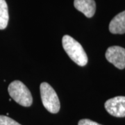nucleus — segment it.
Wrapping results in <instances>:
<instances>
[{
    "label": "nucleus",
    "mask_w": 125,
    "mask_h": 125,
    "mask_svg": "<svg viewBox=\"0 0 125 125\" xmlns=\"http://www.w3.org/2000/svg\"><path fill=\"white\" fill-rule=\"evenodd\" d=\"M62 47L68 56L79 66H85L88 56L80 43L72 37L65 35L62 38Z\"/></svg>",
    "instance_id": "nucleus-1"
},
{
    "label": "nucleus",
    "mask_w": 125,
    "mask_h": 125,
    "mask_svg": "<svg viewBox=\"0 0 125 125\" xmlns=\"http://www.w3.org/2000/svg\"><path fill=\"white\" fill-rule=\"evenodd\" d=\"M9 93L11 98L20 105L29 107L33 103L31 92L20 81H14L9 85Z\"/></svg>",
    "instance_id": "nucleus-2"
},
{
    "label": "nucleus",
    "mask_w": 125,
    "mask_h": 125,
    "mask_svg": "<svg viewBox=\"0 0 125 125\" xmlns=\"http://www.w3.org/2000/svg\"><path fill=\"white\" fill-rule=\"evenodd\" d=\"M40 96L44 107L52 113H57L60 111L61 104L58 95L54 88L48 83L43 82L40 86Z\"/></svg>",
    "instance_id": "nucleus-3"
},
{
    "label": "nucleus",
    "mask_w": 125,
    "mask_h": 125,
    "mask_svg": "<svg viewBox=\"0 0 125 125\" xmlns=\"http://www.w3.org/2000/svg\"><path fill=\"white\" fill-rule=\"evenodd\" d=\"M109 62L120 70L125 68V49L120 46H112L108 47L105 54Z\"/></svg>",
    "instance_id": "nucleus-4"
},
{
    "label": "nucleus",
    "mask_w": 125,
    "mask_h": 125,
    "mask_svg": "<svg viewBox=\"0 0 125 125\" xmlns=\"http://www.w3.org/2000/svg\"><path fill=\"white\" fill-rule=\"evenodd\" d=\"M106 111L117 117H125V97L117 96L107 100L104 104Z\"/></svg>",
    "instance_id": "nucleus-5"
},
{
    "label": "nucleus",
    "mask_w": 125,
    "mask_h": 125,
    "mask_svg": "<svg viewBox=\"0 0 125 125\" xmlns=\"http://www.w3.org/2000/svg\"><path fill=\"white\" fill-rule=\"evenodd\" d=\"M74 6L76 10L88 18L93 17L96 11V3L94 0H74Z\"/></svg>",
    "instance_id": "nucleus-6"
},
{
    "label": "nucleus",
    "mask_w": 125,
    "mask_h": 125,
    "mask_svg": "<svg viewBox=\"0 0 125 125\" xmlns=\"http://www.w3.org/2000/svg\"><path fill=\"white\" fill-rule=\"evenodd\" d=\"M109 31L113 34L125 33V10L113 18L109 24Z\"/></svg>",
    "instance_id": "nucleus-7"
},
{
    "label": "nucleus",
    "mask_w": 125,
    "mask_h": 125,
    "mask_svg": "<svg viewBox=\"0 0 125 125\" xmlns=\"http://www.w3.org/2000/svg\"><path fill=\"white\" fill-rule=\"evenodd\" d=\"M8 6L5 0H0V29H4L9 23Z\"/></svg>",
    "instance_id": "nucleus-8"
},
{
    "label": "nucleus",
    "mask_w": 125,
    "mask_h": 125,
    "mask_svg": "<svg viewBox=\"0 0 125 125\" xmlns=\"http://www.w3.org/2000/svg\"><path fill=\"white\" fill-rule=\"evenodd\" d=\"M0 125H21L8 116L0 115Z\"/></svg>",
    "instance_id": "nucleus-9"
},
{
    "label": "nucleus",
    "mask_w": 125,
    "mask_h": 125,
    "mask_svg": "<svg viewBox=\"0 0 125 125\" xmlns=\"http://www.w3.org/2000/svg\"><path fill=\"white\" fill-rule=\"evenodd\" d=\"M78 125H102L98 124L97 122H95L94 121L90 120L88 119H83L79 121Z\"/></svg>",
    "instance_id": "nucleus-10"
}]
</instances>
